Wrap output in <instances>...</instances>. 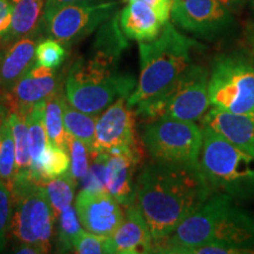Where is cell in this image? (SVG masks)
Returning a JSON list of instances; mask_svg holds the SVG:
<instances>
[{"label":"cell","instance_id":"13","mask_svg":"<svg viewBox=\"0 0 254 254\" xmlns=\"http://www.w3.org/2000/svg\"><path fill=\"white\" fill-rule=\"evenodd\" d=\"M75 209L82 228L101 236H111L125 214L106 190L82 189L75 200Z\"/></svg>","mask_w":254,"mask_h":254},{"label":"cell","instance_id":"2","mask_svg":"<svg viewBox=\"0 0 254 254\" xmlns=\"http://www.w3.org/2000/svg\"><path fill=\"white\" fill-rule=\"evenodd\" d=\"M205 244L227 247L231 254H253L254 214L236 205L231 195L214 192L172 234L155 244L153 253L186 254Z\"/></svg>","mask_w":254,"mask_h":254},{"label":"cell","instance_id":"17","mask_svg":"<svg viewBox=\"0 0 254 254\" xmlns=\"http://www.w3.org/2000/svg\"><path fill=\"white\" fill-rule=\"evenodd\" d=\"M37 43V34H32L0 49V90L11 91L15 82L36 65Z\"/></svg>","mask_w":254,"mask_h":254},{"label":"cell","instance_id":"15","mask_svg":"<svg viewBox=\"0 0 254 254\" xmlns=\"http://www.w3.org/2000/svg\"><path fill=\"white\" fill-rule=\"evenodd\" d=\"M111 241L113 254L153 253V239L135 202L126 207L122 222L111 234Z\"/></svg>","mask_w":254,"mask_h":254},{"label":"cell","instance_id":"34","mask_svg":"<svg viewBox=\"0 0 254 254\" xmlns=\"http://www.w3.org/2000/svg\"><path fill=\"white\" fill-rule=\"evenodd\" d=\"M128 1H134V0H128ZM138 1L145 2L146 5H148L150 7L153 8L164 24L170 21L171 4H172V0H138Z\"/></svg>","mask_w":254,"mask_h":254},{"label":"cell","instance_id":"12","mask_svg":"<svg viewBox=\"0 0 254 254\" xmlns=\"http://www.w3.org/2000/svg\"><path fill=\"white\" fill-rule=\"evenodd\" d=\"M171 18L183 30L204 38L217 36L231 23L218 0H172Z\"/></svg>","mask_w":254,"mask_h":254},{"label":"cell","instance_id":"37","mask_svg":"<svg viewBox=\"0 0 254 254\" xmlns=\"http://www.w3.org/2000/svg\"><path fill=\"white\" fill-rule=\"evenodd\" d=\"M249 49H247V53L251 56V58L253 59L254 62V36L250 39V44H249Z\"/></svg>","mask_w":254,"mask_h":254},{"label":"cell","instance_id":"21","mask_svg":"<svg viewBox=\"0 0 254 254\" xmlns=\"http://www.w3.org/2000/svg\"><path fill=\"white\" fill-rule=\"evenodd\" d=\"M12 2L13 15L4 46L19 38L37 34L40 30L45 5V0H12Z\"/></svg>","mask_w":254,"mask_h":254},{"label":"cell","instance_id":"16","mask_svg":"<svg viewBox=\"0 0 254 254\" xmlns=\"http://www.w3.org/2000/svg\"><path fill=\"white\" fill-rule=\"evenodd\" d=\"M58 84L56 69L36 64L15 82L9 93L17 110L28 111L33 105L55 94L58 91Z\"/></svg>","mask_w":254,"mask_h":254},{"label":"cell","instance_id":"27","mask_svg":"<svg viewBox=\"0 0 254 254\" xmlns=\"http://www.w3.org/2000/svg\"><path fill=\"white\" fill-rule=\"evenodd\" d=\"M57 225V250L60 253L73 252V241L82 230L79 221L77 209L68 206L63 209L62 213L56 218Z\"/></svg>","mask_w":254,"mask_h":254},{"label":"cell","instance_id":"3","mask_svg":"<svg viewBox=\"0 0 254 254\" xmlns=\"http://www.w3.org/2000/svg\"><path fill=\"white\" fill-rule=\"evenodd\" d=\"M124 45L97 39L94 53L72 65L66 77V99L74 109L99 114L119 98H128L136 82L133 75L118 71Z\"/></svg>","mask_w":254,"mask_h":254},{"label":"cell","instance_id":"1","mask_svg":"<svg viewBox=\"0 0 254 254\" xmlns=\"http://www.w3.org/2000/svg\"><path fill=\"white\" fill-rule=\"evenodd\" d=\"M214 192L199 165L171 164L152 159L136 178L135 204L147 224L154 245L172 234Z\"/></svg>","mask_w":254,"mask_h":254},{"label":"cell","instance_id":"26","mask_svg":"<svg viewBox=\"0 0 254 254\" xmlns=\"http://www.w3.org/2000/svg\"><path fill=\"white\" fill-rule=\"evenodd\" d=\"M71 158L64 148L52 142H47L39 163V184L50 179H55L69 172Z\"/></svg>","mask_w":254,"mask_h":254},{"label":"cell","instance_id":"25","mask_svg":"<svg viewBox=\"0 0 254 254\" xmlns=\"http://www.w3.org/2000/svg\"><path fill=\"white\" fill-rule=\"evenodd\" d=\"M77 184L78 183L73 179L69 172L64 174V176L55 178V179L46 180V182L41 184L46 190L55 220L62 213L63 209L72 205Z\"/></svg>","mask_w":254,"mask_h":254},{"label":"cell","instance_id":"9","mask_svg":"<svg viewBox=\"0 0 254 254\" xmlns=\"http://www.w3.org/2000/svg\"><path fill=\"white\" fill-rule=\"evenodd\" d=\"M141 139L153 160L185 165L199 163L202 128L192 120H150L142 128Z\"/></svg>","mask_w":254,"mask_h":254},{"label":"cell","instance_id":"5","mask_svg":"<svg viewBox=\"0 0 254 254\" xmlns=\"http://www.w3.org/2000/svg\"><path fill=\"white\" fill-rule=\"evenodd\" d=\"M198 165L215 192L233 199L254 196V155L205 126Z\"/></svg>","mask_w":254,"mask_h":254},{"label":"cell","instance_id":"23","mask_svg":"<svg viewBox=\"0 0 254 254\" xmlns=\"http://www.w3.org/2000/svg\"><path fill=\"white\" fill-rule=\"evenodd\" d=\"M63 114L65 128L69 135L74 136L87 146L90 154L92 152L95 134V124L98 116L81 112L72 106L65 97L63 98Z\"/></svg>","mask_w":254,"mask_h":254},{"label":"cell","instance_id":"28","mask_svg":"<svg viewBox=\"0 0 254 254\" xmlns=\"http://www.w3.org/2000/svg\"><path fill=\"white\" fill-rule=\"evenodd\" d=\"M15 165V146L12 126L8 117L5 116L0 127V179L11 190Z\"/></svg>","mask_w":254,"mask_h":254},{"label":"cell","instance_id":"33","mask_svg":"<svg viewBox=\"0 0 254 254\" xmlns=\"http://www.w3.org/2000/svg\"><path fill=\"white\" fill-rule=\"evenodd\" d=\"M12 15H13L12 0H0V49L4 46L5 38L11 28Z\"/></svg>","mask_w":254,"mask_h":254},{"label":"cell","instance_id":"40","mask_svg":"<svg viewBox=\"0 0 254 254\" xmlns=\"http://www.w3.org/2000/svg\"><path fill=\"white\" fill-rule=\"evenodd\" d=\"M4 117H5V116L0 117V127H1V123H2V119H4Z\"/></svg>","mask_w":254,"mask_h":254},{"label":"cell","instance_id":"8","mask_svg":"<svg viewBox=\"0 0 254 254\" xmlns=\"http://www.w3.org/2000/svg\"><path fill=\"white\" fill-rule=\"evenodd\" d=\"M12 193V217L9 231L19 244L37 247L49 253L52 247L55 217L46 190L41 184L28 182Z\"/></svg>","mask_w":254,"mask_h":254},{"label":"cell","instance_id":"4","mask_svg":"<svg viewBox=\"0 0 254 254\" xmlns=\"http://www.w3.org/2000/svg\"><path fill=\"white\" fill-rule=\"evenodd\" d=\"M195 41L180 33L170 21L160 34L147 43H139L140 75L127 103L132 109L163 94L192 65Z\"/></svg>","mask_w":254,"mask_h":254},{"label":"cell","instance_id":"19","mask_svg":"<svg viewBox=\"0 0 254 254\" xmlns=\"http://www.w3.org/2000/svg\"><path fill=\"white\" fill-rule=\"evenodd\" d=\"M119 25L124 36L138 43H147L157 38L164 23L153 8L145 2L128 1L119 15Z\"/></svg>","mask_w":254,"mask_h":254},{"label":"cell","instance_id":"20","mask_svg":"<svg viewBox=\"0 0 254 254\" xmlns=\"http://www.w3.org/2000/svg\"><path fill=\"white\" fill-rule=\"evenodd\" d=\"M9 124L13 132L15 146V165L11 190L28 182H33L31 177V154L28 144L27 111L17 110L8 114Z\"/></svg>","mask_w":254,"mask_h":254},{"label":"cell","instance_id":"39","mask_svg":"<svg viewBox=\"0 0 254 254\" xmlns=\"http://www.w3.org/2000/svg\"><path fill=\"white\" fill-rule=\"evenodd\" d=\"M2 116H5V109H4V106L0 104V117H2Z\"/></svg>","mask_w":254,"mask_h":254},{"label":"cell","instance_id":"31","mask_svg":"<svg viewBox=\"0 0 254 254\" xmlns=\"http://www.w3.org/2000/svg\"><path fill=\"white\" fill-rule=\"evenodd\" d=\"M68 152L71 158V167H69V174L73 177L75 182L79 183L86 177L90 170V151L84 142L74 138L68 136Z\"/></svg>","mask_w":254,"mask_h":254},{"label":"cell","instance_id":"35","mask_svg":"<svg viewBox=\"0 0 254 254\" xmlns=\"http://www.w3.org/2000/svg\"><path fill=\"white\" fill-rule=\"evenodd\" d=\"M81 1V0H45V5H44V13H50V12L55 11V9L63 7V6L74 4V2Z\"/></svg>","mask_w":254,"mask_h":254},{"label":"cell","instance_id":"29","mask_svg":"<svg viewBox=\"0 0 254 254\" xmlns=\"http://www.w3.org/2000/svg\"><path fill=\"white\" fill-rule=\"evenodd\" d=\"M73 252L78 254H112L111 236L94 234L82 228L73 241Z\"/></svg>","mask_w":254,"mask_h":254},{"label":"cell","instance_id":"22","mask_svg":"<svg viewBox=\"0 0 254 254\" xmlns=\"http://www.w3.org/2000/svg\"><path fill=\"white\" fill-rule=\"evenodd\" d=\"M46 100L40 101L27 111L28 127V144L31 154V177L34 183L39 184V163L46 144L49 142L45 124H44V112H45Z\"/></svg>","mask_w":254,"mask_h":254},{"label":"cell","instance_id":"11","mask_svg":"<svg viewBox=\"0 0 254 254\" xmlns=\"http://www.w3.org/2000/svg\"><path fill=\"white\" fill-rule=\"evenodd\" d=\"M125 148L138 150L135 118L127 98H119L98 116L91 157Z\"/></svg>","mask_w":254,"mask_h":254},{"label":"cell","instance_id":"18","mask_svg":"<svg viewBox=\"0 0 254 254\" xmlns=\"http://www.w3.org/2000/svg\"><path fill=\"white\" fill-rule=\"evenodd\" d=\"M202 126L213 129L222 138L254 155V116L208 109L201 118Z\"/></svg>","mask_w":254,"mask_h":254},{"label":"cell","instance_id":"38","mask_svg":"<svg viewBox=\"0 0 254 254\" xmlns=\"http://www.w3.org/2000/svg\"><path fill=\"white\" fill-rule=\"evenodd\" d=\"M218 1L220 2V4H221L222 6H225V7H226V6L236 5L237 2L240 1V0H218Z\"/></svg>","mask_w":254,"mask_h":254},{"label":"cell","instance_id":"36","mask_svg":"<svg viewBox=\"0 0 254 254\" xmlns=\"http://www.w3.org/2000/svg\"><path fill=\"white\" fill-rule=\"evenodd\" d=\"M14 252L19 254H40L37 247L28 245V244H19L14 249Z\"/></svg>","mask_w":254,"mask_h":254},{"label":"cell","instance_id":"10","mask_svg":"<svg viewBox=\"0 0 254 254\" xmlns=\"http://www.w3.org/2000/svg\"><path fill=\"white\" fill-rule=\"evenodd\" d=\"M120 0H81L43 14L40 30L63 45L75 44L106 23Z\"/></svg>","mask_w":254,"mask_h":254},{"label":"cell","instance_id":"24","mask_svg":"<svg viewBox=\"0 0 254 254\" xmlns=\"http://www.w3.org/2000/svg\"><path fill=\"white\" fill-rule=\"evenodd\" d=\"M63 98L64 95L57 91L45 103V112H44V124L49 141L68 152V136L64 124L63 114ZM69 153V152H68Z\"/></svg>","mask_w":254,"mask_h":254},{"label":"cell","instance_id":"7","mask_svg":"<svg viewBox=\"0 0 254 254\" xmlns=\"http://www.w3.org/2000/svg\"><path fill=\"white\" fill-rule=\"evenodd\" d=\"M208 99L213 109L254 116V62L249 53L214 59L208 77Z\"/></svg>","mask_w":254,"mask_h":254},{"label":"cell","instance_id":"6","mask_svg":"<svg viewBox=\"0 0 254 254\" xmlns=\"http://www.w3.org/2000/svg\"><path fill=\"white\" fill-rule=\"evenodd\" d=\"M209 71L192 64L176 81L155 99L134 107L136 116L145 119H201L211 105L208 99Z\"/></svg>","mask_w":254,"mask_h":254},{"label":"cell","instance_id":"30","mask_svg":"<svg viewBox=\"0 0 254 254\" xmlns=\"http://www.w3.org/2000/svg\"><path fill=\"white\" fill-rule=\"evenodd\" d=\"M66 58V50L62 43L52 38H45L37 43L36 63L38 65L56 69Z\"/></svg>","mask_w":254,"mask_h":254},{"label":"cell","instance_id":"14","mask_svg":"<svg viewBox=\"0 0 254 254\" xmlns=\"http://www.w3.org/2000/svg\"><path fill=\"white\" fill-rule=\"evenodd\" d=\"M104 158L105 189L122 206L135 202L134 174L139 164L138 150H116L100 153Z\"/></svg>","mask_w":254,"mask_h":254},{"label":"cell","instance_id":"32","mask_svg":"<svg viewBox=\"0 0 254 254\" xmlns=\"http://www.w3.org/2000/svg\"><path fill=\"white\" fill-rule=\"evenodd\" d=\"M12 193L7 184L0 179V252L6 246V236L12 217Z\"/></svg>","mask_w":254,"mask_h":254}]
</instances>
